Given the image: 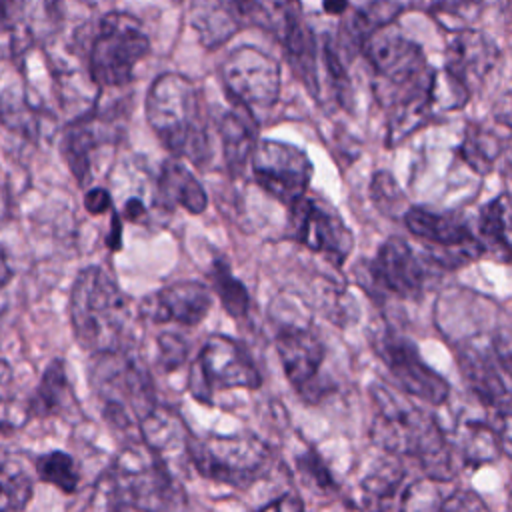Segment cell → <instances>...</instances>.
I'll use <instances>...</instances> for the list:
<instances>
[{
  "label": "cell",
  "instance_id": "27",
  "mask_svg": "<svg viewBox=\"0 0 512 512\" xmlns=\"http://www.w3.org/2000/svg\"><path fill=\"white\" fill-rule=\"evenodd\" d=\"M458 450L466 464H486L498 458L500 438L490 424L468 420L458 430Z\"/></svg>",
  "mask_w": 512,
  "mask_h": 512
},
{
  "label": "cell",
  "instance_id": "1",
  "mask_svg": "<svg viewBox=\"0 0 512 512\" xmlns=\"http://www.w3.org/2000/svg\"><path fill=\"white\" fill-rule=\"evenodd\" d=\"M370 394L376 408L370 430L374 442L392 454L418 458L430 480L452 478V450L436 420L386 386L374 384Z\"/></svg>",
  "mask_w": 512,
  "mask_h": 512
},
{
  "label": "cell",
  "instance_id": "39",
  "mask_svg": "<svg viewBox=\"0 0 512 512\" xmlns=\"http://www.w3.org/2000/svg\"><path fill=\"white\" fill-rule=\"evenodd\" d=\"M84 208L94 216L108 212L110 208H114L110 192L106 188H90L84 194Z\"/></svg>",
  "mask_w": 512,
  "mask_h": 512
},
{
  "label": "cell",
  "instance_id": "42",
  "mask_svg": "<svg viewBox=\"0 0 512 512\" xmlns=\"http://www.w3.org/2000/svg\"><path fill=\"white\" fill-rule=\"evenodd\" d=\"M112 226H110V234H108V238H106V244H108V248H112V250H118L120 248V240H122V224H120V216L114 212V216H112V222H110Z\"/></svg>",
  "mask_w": 512,
  "mask_h": 512
},
{
  "label": "cell",
  "instance_id": "13",
  "mask_svg": "<svg viewBox=\"0 0 512 512\" xmlns=\"http://www.w3.org/2000/svg\"><path fill=\"white\" fill-rule=\"evenodd\" d=\"M220 74L230 102L250 112L270 108L280 96V64L260 48L240 46L230 50Z\"/></svg>",
  "mask_w": 512,
  "mask_h": 512
},
{
  "label": "cell",
  "instance_id": "34",
  "mask_svg": "<svg viewBox=\"0 0 512 512\" xmlns=\"http://www.w3.org/2000/svg\"><path fill=\"white\" fill-rule=\"evenodd\" d=\"M322 60L326 64V72L330 76V82L336 90V96L340 100L342 106H348V98H350V80H348V74H346V68L340 60V54H338V46L334 42L332 36H324L322 40Z\"/></svg>",
  "mask_w": 512,
  "mask_h": 512
},
{
  "label": "cell",
  "instance_id": "10",
  "mask_svg": "<svg viewBox=\"0 0 512 512\" xmlns=\"http://www.w3.org/2000/svg\"><path fill=\"white\" fill-rule=\"evenodd\" d=\"M406 228L424 242L428 260L440 268H460L484 254L466 220L456 214L408 206L402 216Z\"/></svg>",
  "mask_w": 512,
  "mask_h": 512
},
{
  "label": "cell",
  "instance_id": "35",
  "mask_svg": "<svg viewBox=\"0 0 512 512\" xmlns=\"http://www.w3.org/2000/svg\"><path fill=\"white\" fill-rule=\"evenodd\" d=\"M156 344H158L156 364L164 372H174L182 364H186L188 354H190V346H188L186 338H182L180 334H174V332H164L158 336Z\"/></svg>",
  "mask_w": 512,
  "mask_h": 512
},
{
  "label": "cell",
  "instance_id": "24",
  "mask_svg": "<svg viewBox=\"0 0 512 512\" xmlns=\"http://www.w3.org/2000/svg\"><path fill=\"white\" fill-rule=\"evenodd\" d=\"M406 486L408 482L404 470L396 464H384L364 478V504L372 512H400V502Z\"/></svg>",
  "mask_w": 512,
  "mask_h": 512
},
{
  "label": "cell",
  "instance_id": "19",
  "mask_svg": "<svg viewBox=\"0 0 512 512\" xmlns=\"http://www.w3.org/2000/svg\"><path fill=\"white\" fill-rule=\"evenodd\" d=\"M282 42L286 60L310 96L318 98L320 94V74H318V54L320 48L312 30L298 14V4H288L282 26L276 34Z\"/></svg>",
  "mask_w": 512,
  "mask_h": 512
},
{
  "label": "cell",
  "instance_id": "5",
  "mask_svg": "<svg viewBox=\"0 0 512 512\" xmlns=\"http://www.w3.org/2000/svg\"><path fill=\"white\" fill-rule=\"evenodd\" d=\"M92 384L104 402L106 418L120 428L144 422L158 406L146 366L128 350L96 354Z\"/></svg>",
  "mask_w": 512,
  "mask_h": 512
},
{
  "label": "cell",
  "instance_id": "37",
  "mask_svg": "<svg viewBox=\"0 0 512 512\" xmlns=\"http://www.w3.org/2000/svg\"><path fill=\"white\" fill-rule=\"evenodd\" d=\"M298 468L304 476L312 478L316 486H320V488H330L332 486V478L328 474V468L324 466V462L314 452L302 454L298 458Z\"/></svg>",
  "mask_w": 512,
  "mask_h": 512
},
{
  "label": "cell",
  "instance_id": "18",
  "mask_svg": "<svg viewBox=\"0 0 512 512\" xmlns=\"http://www.w3.org/2000/svg\"><path fill=\"white\" fill-rule=\"evenodd\" d=\"M210 292L194 280H180L160 288L142 302V312L154 322H176L182 326L200 324L210 312Z\"/></svg>",
  "mask_w": 512,
  "mask_h": 512
},
{
  "label": "cell",
  "instance_id": "44",
  "mask_svg": "<svg viewBox=\"0 0 512 512\" xmlns=\"http://www.w3.org/2000/svg\"><path fill=\"white\" fill-rule=\"evenodd\" d=\"M322 8L330 14H336V16H342L344 12L350 10V4L348 2H324Z\"/></svg>",
  "mask_w": 512,
  "mask_h": 512
},
{
  "label": "cell",
  "instance_id": "23",
  "mask_svg": "<svg viewBox=\"0 0 512 512\" xmlns=\"http://www.w3.org/2000/svg\"><path fill=\"white\" fill-rule=\"evenodd\" d=\"M190 26L206 48H216L246 26L240 2H194Z\"/></svg>",
  "mask_w": 512,
  "mask_h": 512
},
{
  "label": "cell",
  "instance_id": "45",
  "mask_svg": "<svg viewBox=\"0 0 512 512\" xmlns=\"http://www.w3.org/2000/svg\"><path fill=\"white\" fill-rule=\"evenodd\" d=\"M8 220V196L6 192L0 188V228L2 224Z\"/></svg>",
  "mask_w": 512,
  "mask_h": 512
},
{
  "label": "cell",
  "instance_id": "11",
  "mask_svg": "<svg viewBox=\"0 0 512 512\" xmlns=\"http://www.w3.org/2000/svg\"><path fill=\"white\" fill-rule=\"evenodd\" d=\"M276 350L286 378L304 402L318 404L334 392V382L324 372V344L312 328L284 324L276 332Z\"/></svg>",
  "mask_w": 512,
  "mask_h": 512
},
{
  "label": "cell",
  "instance_id": "31",
  "mask_svg": "<svg viewBox=\"0 0 512 512\" xmlns=\"http://www.w3.org/2000/svg\"><path fill=\"white\" fill-rule=\"evenodd\" d=\"M36 474L42 482L72 494L78 488L80 472L74 458L62 450H52L36 460Z\"/></svg>",
  "mask_w": 512,
  "mask_h": 512
},
{
  "label": "cell",
  "instance_id": "33",
  "mask_svg": "<svg viewBox=\"0 0 512 512\" xmlns=\"http://www.w3.org/2000/svg\"><path fill=\"white\" fill-rule=\"evenodd\" d=\"M436 480L424 478L418 482H408L402 502H400V512H438L442 504L440 490L434 488Z\"/></svg>",
  "mask_w": 512,
  "mask_h": 512
},
{
  "label": "cell",
  "instance_id": "32",
  "mask_svg": "<svg viewBox=\"0 0 512 512\" xmlns=\"http://www.w3.org/2000/svg\"><path fill=\"white\" fill-rule=\"evenodd\" d=\"M370 198L378 206V210L386 216L398 218V216H404V212L408 210L406 198H404L400 186L396 184L394 176L384 170L374 172V176L370 180Z\"/></svg>",
  "mask_w": 512,
  "mask_h": 512
},
{
  "label": "cell",
  "instance_id": "40",
  "mask_svg": "<svg viewBox=\"0 0 512 512\" xmlns=\"http://www.w3.org/2000/svg\"><path fill=\"white\" fill-rule=\"evenodd\" d=\"M148 210L142 196H128L122 204V216L134 224H142L148 218Z\"/></svg>",
  "mask_w": 512,
  "mask_h": 512
},
{
  "label": "cell",
  "instance_id": "29",
  "mask_svg": "<svg viewBox=\"0 0 512 512\" xmlns=\"http://www.w3.org/2000/svg\"><path fill=\"white\" fill-rule=\"evenodd\" d=\"M32 496V482L6 448L0 446V512L22 510Z\"/></svg>",
  "mask_w": 512,
  "mask_h": 512
},
{
  "label": "cell",
  "instance_id": "16",
  "mask_svg": "<svg viewBox=\"0 0 512 512\" xmlns=\"http://www.w3.org/2000/svg\"><path fill=\"white\" fill-rule=\"evenodd\" d=\"M366 272L372 284L404 300L420 298L426 286V270L420 258L406 240L396 236L380 244Z\"/></svg>",
  "mask_w": 512,
  "mask_h": 512
},
{
  "label": "cell",
  "instance_id": "36",
  "mask_svg": "<svg viewBox=\"0 0 512 512\" xmlns=\"http://www.w3.org/2000/svg\"><path fill=\"white\" fill-rule=\"evenodd\" d=\"M438 512H490V508L476 492L454 490L442 500Z\"/></svg>",
  "mask_w": 512,
  "mask_h": 512
},
{
  "label": "cell",
  "instance_id": "41",
  "mask_svg": "<svg viewBox=\"0 0 512 512\" xmlns=\"http://www.w3.org/2000/svg\"><path fill=\"white\" fill-rule=\"evenodd\" d=\"M260 512H304V506H302L300 498H296L292 494H284V496L272 500L270 504H266Z\"/></svg>",
  "mask_w": 512,
  "mask_h": 512
},
{
  "label": "cell",
  "instance_id": "9",
  "mask_svg": "<svg viewBox=\"0 0 512 512\" xmlns=\"http://www.w3.org/2000/svg\"><path fill=\"white\" fill-rule=\"evenodd\" d=\"M108 494L140 512H186V496L166 464L156 456L136 458V466L116 464L108 474Z\"/></svg>",
  "mask_w": 512,
  "mask_h": 512
},
{
  "label": "cell",
  "instance_id": "26",
  "mask_svg": "<svg viewBox=\"0 0 512 512\" xmlns=\"http://www.w3.org/2000/svg\"><path fill=\"white\" fill-rule=\"evenodd\" d=\"M72 400L70 382L66 376V364L54 358L42 372L38 388L28 402L30 416H52L66 408Z\"/></svg>",
  "mask_w": 512,
  "mask_h": 512
},
{
  "label": "cell",
  "instance_id": "28",
  "mask_svg": "<svg viewBox=\"0 0 512 512\" xmlns=\"http://www.w3.org/2000/svg\"><path fill=\"white\" fill-rule=\"evenodd\" d=\"M500 152H502V144L496 132L480 124H470L466 128L464 140L460 144V154L474 172L478 174L490 172Z\"/></svg>",
  "mask_w": 512,
  "mask_h": 512
},
{
  "label": "cell",
  "instance_id": "46",
  "mask_svg": "<svg viewBox=\"0 0 512 512\" xmlns=\"http://www.w3.org/2000/svg\"><path fill=\"white\" fill-rule=\"evenodd\" d=\"M10 278H12L10 268H8L4 262H0V292H2V290H4V286L10 282Z\"/></svg>",
  "mask_w": 512,
  "mask_h": 512
},
{
  "label": "cell",
  "instance_id": "3",
  "mask_svg": "<svg viewBox=\"0 0 512 512\" xmlns=\"http://www.w3.org/2000/svg\"><path fill=\"white\" fill-rule=\"evenodd\" d=\"M68 312L74 336L82 348L94 354L124 348L130 302L102 266H88L78 272L70 290Z\"/></svg>",
  "mask_w": 512,
  "mask_h": 512
},
{
  "label": "cell",
  "instance_id": "20",
  "mask_svg": "<svg viewBox=\"0 0 512 512\" xmlns=\"http://www.w3.org/2000/svg\"><path fill=\"white\" fill-rule=\"evenodd\" d=\"M208 204V196L202 184L192 176V172L176 158L166 160L160 166L154 184V206L162 210L184 208L190 214H202Z\"/></svg>",
  "mask_w": 512,
  "mask_h": 512
},
{
  "label": "cell",
  "instance_id": "38",
  "mask_svg": "<svg viewBox=\"0 0 512 512\" xmlns=\"http://www.w3.org/2000/svg\"><path fill=\"white\" fill-rule=\"evenodd\" d=\"M30 416L28 404L18 406L12 398H0V430H14Z\"/></svg>",
  "mask_w": 512,
  "mask_h": 512
},
{
  "label": "cell",
  "instance_id": "21",
  "mask_svg": "<svg viewBox=\"0 0 512 512\" xmlns=\"http://www.w3.org/2000/svg\"><path fill=\"white\" fill-rule=\"evenodd\" d=\"M106 130L108 128L104 126V122L88 114L76 118L64 130L62 156L80 186H86L92 180L94 154L104 142H108Z\"/></svg>",
  "mask_w": 512,
  "mask_h": 512
},
{
  "label": "cell",
  "instance_id": "17",
  "mask_svg": "<svg viewBox=\"0 0 512 512\" xmlns=\"http://www.w3.org/2000/svg\"><path fill=\"white\" fill-rule=\"evenodd\" d=\"M498 58V46L490 36L478 30H458L446 40L444 72L470 94L496 68Z\"/></svg>",
  "mask_w": 512,
  "mask_h": 512
},
{
  "label": "cell",
  "instance_id": "22",
  "mask_svg": "<svg viewBox=\"0 0 512 512\" xmlns=\"http://www.w3.org/2000/svg\"><path fill=\"white\" fill-rule=\"evenodd\" d=\"M218 134L222 140V154L228 170L234 174H242L256 146L258 122L254 118V112L240 104H232V108L222 112L220 116Z\"/></svg>",
  "mask_w": 512,
  "mask_h": 512
},
{
  "label": "cell",
  "instance_id": "7",
  "mask_svg": "<svg viewBox=\"0 0 512 512\" xmlns=\"http://www.w3.org/2000/svg\"><path fill=\"white\" fill-rule=\"evenodd\" d=\"M186 452L204 478L230 486L254 482L270 462L268 446L252 434L192 436L186 440Z\"/></svg>",
  "mask_w": 512,
  "mask_h": 512
},
{
  "label": "cell",
  "instance_id": "15",
  "mask_svg": "<svg viewBox=\"0 0 512 512\" xmlns=\"http://www.w3.org/2000/svg\"><path fill=\"white\" fill-rule=\"evenodd\" d=\"M374 350L402 392L436 406L446 402L450 394L448 382L422 360L412 340L384 330L374 338Z\"/></svg>",
  "mask_w": 512,
  "mask_h": 512
},
{
  "label": "cell",
  "instance_id": "14",
  "mask_svg": "<svg viewBox=\"0 0 512 512\" xmlns=\"http://www.w3.org/2000/svg\"><path fill=\"white\" fill-rule=\"evenodd\" d=\"M250 166L256 184L288 208L308 192L314 172V166L302 148L278 140L256 142Z\"/></svg>",
  "mask_w": 512,
  "mask_h": 512
},
{
  "label": "cell",
  "instance_id": "43",
  "mask_svg": "<svg viewBox=\"0 0 512 512\" xmlns=\"http://www.w3.org/2000/svg\"><path fill=\"white\" fill-rule=\"evenodd\" d=\"M10 384H12V368L4 358H0V398H8Z\"/></svg>",
  "mask_w": 512,
  "mask_h": 512
},
{
  "label": "cell",
  "instance_id": "4",
  "mask_svg": "<svg viewBox=\"0 0 512 512\" xmlns=\"http://www.w3.org/2000/svg\"><path fill=\"white\" fill-rule=\"evenodd\" d=\"M360 50L374 72L378 100L390 108L422 92L432 80L434 70L424 52L394 22L372 30Z\"/></svg>",
  "mask_w": 512,
  "mask_h": 512
},
{
  "label": "cell",
  "instance_id": "12",
  "mask_svg": "<svg viewBox=\"0 0 512 512\" xmlns=\"http://www.w3.org/2000/svg\"><path fill=\"white\" fill-rule=\"evenodd\" d=\"M290 234L334 266H342L354 248V234L340 212L326 198L308 192L290 206Z\"/></svg>",
  "mask_w": 512,
  "mask_h": 512
},
{
  "label": "cell",
  "instance_id": "2",
  "mask_svg": "<svg viewBox=\"0 0 512 512\" xmlns=\"http://www.w3.org/2000/svg\"><path fill=\"white\" fill-rule=\"evenodd\" d=\"M146 118L162 144L178 158L204 166L212 158L208 112L196 84L178 74H160L146 94Z\"/></svg>",
  "mask_w": 512,
  "mask_h": 512
},
{
  "label": "cell",
  "instance_id": "30",
  "mask_svg": "<svg viewBox=\"0 0 512 512\" xmlns=\"http://www.w3.org/2000/svg\"><path fill=\"white\" fill-rule=\"evenodd\" d=\"M208 276H210L212 288L218 294L224 310L232 318H244L250 308V296H248V290L244 288V284L232 274L230 264L222 258L214 260Z\"/></svg>",
  "mask_w": 512,
  "mask_h": 512
},
{
  "label": "cell",
  "instance_id": "25",
  "mask_svg": "<svg viewBox=\"0 0 512 512\" xmlns=\"http://www.w3.org/2000/svg\"><path fill=\"white\" fill-rule=\"evenodd\" d=\"M478 242L482 244L484 252L490 250L500 256L502 262H508L510 256V206L508 194L502 192L500 196L492 198L480 208L478 214Z\"/></svg>",
  "mask_w": 512,
  "mask_h": 512
},
{
  "label": "cell",
  "instance_id": "6",
  "mask_svg": "<svg viewBox=\"0 0 512 512\" xmlns=\"http://www.w3.org/2000/svg\"><path fill=\"white\" fill-rule=\"evenodd\" d=\"M148 52L150 40L142 22L126 12H108L100 18L88 50V76L100 88L124 86Z\"/></svg>",
  "mask_w": 512,
  "mask_h": 512
},
{
  "label": "cell",
  "instance_id": "8",
  "mask_svg": "<svg viewBox=\"0 0 512 512\" xmlns=\"http://www.w3.org/2000/svg\"><path fill=\"white\" fill-rule=\"evenodd\" d=\"M260 384V372L246 348L220 334H214L204 342L188 374V392L198 402H212V396L218 390H256Z\"/></svg>",
  "mask_w": 512,
  "mask_h": 512
}]
</instances>
